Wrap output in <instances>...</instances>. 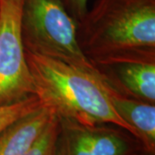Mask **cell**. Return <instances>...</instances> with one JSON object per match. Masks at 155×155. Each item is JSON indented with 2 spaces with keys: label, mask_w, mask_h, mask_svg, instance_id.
Returning a JSON list of instances; mask_svg holds the SVG:
<instances>
[{
  "label": "cell",
  "mask_w": 155,
  "mask_h": 155,
  "mask_svg": "<svg viewBox=\"0 0 155 155\" xmlns=\"http://www.w3.org/2000/svg\"><path fill=\"white\" fill-rule=\"evenodd\" d=\"M77 40L91 62L155 56V0H97L77 22Z\"/></svg>",
  "instance_id": "cell-1"
},
{
  "label": "cell",
  "mask_w": 155,
  "mask_h": 155,
  "mask_svg": "<svg viewBox=\"0 0 155 155\" xmlns=\"http://www.w3.org/2000/svg\"><path fill=\"white\" fill-rule=\"evenodd\" d=\"M25 55L36 96L57 116L91 124L110 123L134 136L112 108L99 77L48 57L28 52Z\"/></svg>",
  "instance_id": "cell-2"
},
{
  "label": "cell",
  "mask_w": 155,
  "mask_h": 155,
  "mask_svg": "<svg viewBox=\"0 0 155 155\" xmlns=\"http://www.w3.org/2000/svg\"><path fill=\"white\" fill-rule=\"evenodd\" d=\"M21 35L25 52L61 61L99 77L79 48L77 22L59 0H23Z\"/></svg>",
  "instance_id": "cell-3"
},
{
  "label": "cell",
  "mask_w": 155,
  "mask_h": 155,
  "mask_svg": "<svg viewBox=\"0 0 155 155\" xmlns=\"http://www.w3.org/2000/svg\"><path fill=\"white\" fill-rule=\"evenodd\" d=\"M23 0H0V107L36 96L21 35Z\"/></svg>",
  "instance_id": "cell-4"
},
{
  "label": "cell",
  "mask_w": 155,
  "mask_h": 155,
  "mask_svg": "<svg viewBox=\"0 0 155 155\" xmlns=\"http://www.w3.org/2000/svg\"><path fill=\"white\" fill-rule=\"evenodd\" d=\"M57 116L53 155H134L146 150L138 139L119 126Z\"/></svg>",
  "instance_id": "cell-5"
},
{
  "label": "cell",
  "mask_w": 155,
  "mask_h": 155,
  "mask_svg": "<svg viewBox=\"0 0 155 155\" xmlns=\"http://www.w3.org/2000/svg\"><path fill=\"white\" fill-rule=\"evenodd\" d=\"M91 64L100 79L116 92L155 104V56H115Z\"/></svg>",
  "instance_id": "cell-6"
},
{
  "label": "cell",
  "mask_w": 155,
  "mask_h": 155,
  "mask_svg": "<svg viewBox=\"0 0 155 155\" xmlns=\"http://www.w3.org/2000/svg\"><path fill=\"white\" fill-rule=\"evenodd\" d=\"M102 82L116 114L132 128L145 149L155 153V104L122 96Z\"/></svg>",
  "instance_id": "cell-7"
},
{
  "label": "cell",
  "mask_w": 155,
  "mask_h": 155,
  "mask_svg": "<svg viewBox=\"0 0 155 155\" xmlns=\"http://www.w3.org/2000/svg\"><path fill=\"white\" fill-rule=\"evenodd\" d=\"M55 112L42 105L0 131V155H22L44 130Z\"/></svg>",
  "instance_id": "cell-8"
},
{
  "label": "cell",
  "mask_w": 155,
  "mask_h": 155,
  "mask_svg": "<svg viewBox=\"0 0 155 155\" xmlns=\"http://www.w3.org/2000/svg\"><path fill=\"white\" fill-rule=\"evenodd\" d=\"M42 105L38 97L33 96L16 104L0 107V131L17 119L36 110Z\"/></svg>",
  "instance_id": "cell-9"
},
{
  "label": "cell",
  "mask_w": 155,
  "mask_h": 155,
  "mask_svg": "<svg viewBox=\"0 0 155 155\" xmlns=\"http://www.w3.org/2000/svg\"><path fill=\"white\" fill-rule=\"evenodd\" d=\"M58 131V116L54 114L39 137L22 155H53Z\"/></svg>",
  "instance_id": "cell-10"
},
{
  "label": "cell",
  "mask_w": 155,
  "mask_h": 155,
  "mask_svg": "<svg viewBox=\"0 0 155 155\" xmlns=\"http://www.w3.org/2000/svg\"><path fill=\"white\" fill-rule=\"evenodd\" d=\"M59 2L76 22L80 21L88 11V0H59Z\"/></svg>",
  "instance_id": "cell-11"
},
{
  "label": "cell",
  "mask_w": 155,
  "mask_h": 155,
  "mask_svg": "<svg viewBox=\"0 0 155 155\" xmlns=\"http://www.w3.org/2000/svg\"><path fill=\"white\" fill-rule=\"evenodd\" d=\"M134 155H155V153L147 152V151H146V150H143V151L139 152V153H135V154H134Z\"/></svg>",
  "instance_id": "cell-12"
}]
</instances>
